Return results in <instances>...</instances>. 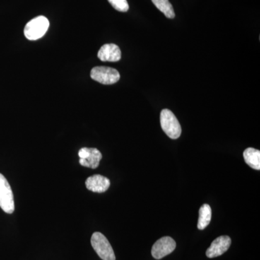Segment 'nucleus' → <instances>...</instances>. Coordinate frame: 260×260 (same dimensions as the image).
Segmentation results:
<instances>
[{
    "instance_id": "f257e3e1",
    "label": "nucleus",
    "mask_w": 260,
    "mask_h": 260,
    "mask_svg": "<svg viewBox=\"0 0 260 260\" xmlns=\"http://www.w3.org/2000/svg\"><path fill=\"white\" fill-rule=\"evenodd\" d=\"M160 119L162 129L171 139H178L180 137L181 125L172 111L167 109H162L160 112Z\"/></svg>"
},
{
    "instance_id": "f03ea898",
    "label": "nucleus",
    "mask_w": 260,
    "mask_h": 260,
    "mask_svg": "<svg viewBox=\"0 0 260 260\" xmlns=\"http://www.w3.org/2000/svg\"><path fill=\"white\" fill-rule=\"evenodd\" d=\"M49 27V20L46 17L41 15L32 19L26 24L24 28V34L28 40H38L45 35Z\"/></svg>"
},
{
    "instance_id": "7ed1b4c3",
    "label": "nucleus",
    "mask_w": 260,
    "mask_h": 260,
    "mask_svg": "<svg viewBox=\"0 0 260 260\" xmlns=\"http://www.w3.org/2000/svg\"><path fill=\"white\" fill-rule=\"evenodd\" d=\"M91 245L99 257L103 260H116L115 254L107 237L100 232L92 235Z\"/></svg>"
},
{
    "instance_id": "20e7f679",
    "label": "nucleus",
    "mask_w": 260,
    "mask_h": 260,
    "mask_svg": "<svg viewBox=\"0 0 260 260\" xmlns=\"http://www.w3.org/2000/svg\"><path fill=\"white\" fill-rule=\"evenodd\" d=\"M0 208L8 214L15 211L14 197L9 182L0 174Z\"/></svg>"
},
{
    "instance_id": "39448f33",
    "label": "nucleus",
    "mask_w": 260,
    "mask_h": 260,
    "mask_svg": "<svg viewBox=\"0 0 260 260\" xmlns=\"http://www.w3.org/2000/svg\"><path fill=\"white\" fill-rule=\"evenodd\" d=\"M90 78L104 85H112L120 79L119 72L108 67H95L90 72Z\"/></svg>"
},
{
    "instance_id": "423d86ee",
    "label": "nucleus",
    "mask_w": 260,
    "mask_h": 260,
    "mask_svg": "<svg viewBox=\"0 0 260 260\" xmlns=\"http://www.w3.org/2000/svg\"><path fill=\"white\" fill-rule=\"evenodd\" d=\"M78 155L80 157V165L93 169L99 167L102 159V153L96 148H81Z\"/></svg>"
},
{
    "instance_id": "0eeeda50",
    "label": "nucleus",
    "mask_w": 260,
    "mask_h": 260,
    "mask_svg": "<svg viewBox=\"0 0 260 260\" xmlns=\"http://www.w3.org/2000/svg\"><path fill=\"white\" fill-rule=\"evenodd\" d=\"M175 241L169 237H162L158 239L152 247L151 254L155 259H160L169 255L176 249Z\"/></svg>"
},
{
    "instance_id": "6e6552de",
    "label": "nucleus",
    "mask_w": 260,
    "mask_h": 260,
    "mask_svg": "<svg viewBox=\"0 0 260 260\" xmlns=\"http://www.w3.org/2000/svg\"><path fill=\"white\" fill-rule=\"evenodd\" d=\"M232 244V239L228 236H221L215 239L206 251L208 258L217 257L229 250Z\"/></svg>"
},
{
    "instance_id": "1a4fd4ad",
    "label": "nucleus",
    "mask_w": 260,
    "mask_h": 260,
    "mask_svg": "<svg viewBox=\"0 0 260 260\" xmlns=\"http://www.w3.org/2000/svg\"><path fill=\"white\" fill-rule=\"evenodd\" d=\"M110 185V180L108 178L99 174L88 177L85 181L87 189L93 192H105L109 189Z\"/></svg>"
},
{
    "instance_id": "9d476101",
    "label": "nucleus",
    "mask_w": 260,
    "mask_h": 260,
    "mask_svg": "<svg viewBox=\"0 0 260 260\" xmlns=\"http://www.w3.org/2000/svg\"><path fill=\"white\" fill-rule=\"evenodd\" d=\"M98 57L103 61H111V62L119 61L121 57L120 49L116 44H104L99 51Z\"/></svg>"
},
{
    "instance_id": "9b49d317",
    "label": "nucleus",
    "mask_w": 260,
    "mask_h": 260,
    "mask_svg": "<svg viewBox=\"0 0 260 260\" xmlns=\"http://www.w3.org/2000/svg\"><path fill=\"white\" fill-rule=\"evenodd\" d=\"M246 164L251 169L260 170V151L253 148H246L244 151Z\"/></svg>"
},
{
    "instance_id": "f8f14e48",
    "label": "nucleus",
    "mask_w": 260,
    "mask_h": 260,
    "mask_svg": "<svg viewBox=\"0 0 260 260\" xmlns=\"http://www.w3.org/2000/svg\"><path fill=\"white\" fill-rule=\"evenodd\" d=\"M212 218L211 208L208 204L202 205L199 210L198 228L199 230H204L209 225Z\"/></svg>"
},
{
    "instance_id": "ddd939ff",
    "label": "nucleus",
    "mask_w": 260,
    "mask_h": 260,
    "mask_svg": "<svg viewBox=\"0 0 260 260\" xmlns=\"http://www.w3.org/2000/svg\"><path fill=\"white\" fill-rule=\"evenodd\" d=\"M152 3L168 18L173 19L175 17L174 8L169 0H151Z\"/></svg>"
},
{
    "instance_id": "4468645a",
    "label": "nucleus",
    "mask_w": 260,
    "mask_h": 260,
    "mask_svg": "<svg viewBox=\"0 0 260 260\" xmlns=\"http://www.w3.org/2000/svg\"><path fill=\"white\" fill-rule=\"evenodd\" d=\"M114 9L119 12H127L129 4L126 0H108Z\"/></svg>"
}]
</instances>
